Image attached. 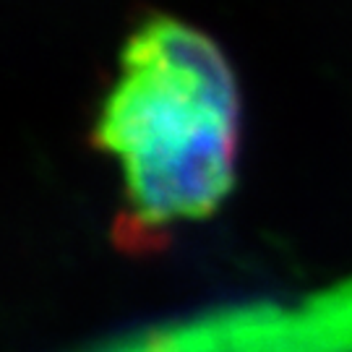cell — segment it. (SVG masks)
I'll use <instances>...</instances> for the list:
<instances>
[{
  "mask_svg": "<svg viewBox=\"0 0 352 352\" xmlns=\"http://www.w3.org/2000/svg\"><path fill=\"white\" fill-rule=\"evenodd\" d=\"M91 144L118 160L126 243L180 219L212 217L235 188L240 87L199 26L149 13L131 29L104 91Z\"/></svg>",
  "mask_w": 352,
  "mask_h": 352,
  "instance_id": "6da1fadb",
  "label": "cell"
}]
</instances>
